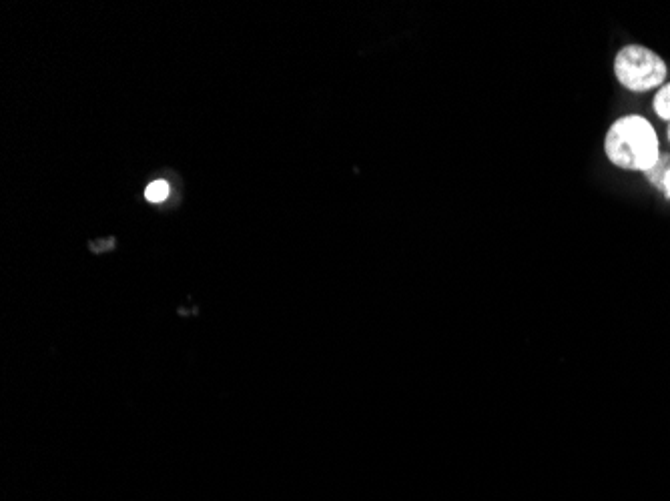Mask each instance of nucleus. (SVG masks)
Wrapping results in <instances>:
<instances>
[{
	"label": "nucleus",
	"mask_w": 670,
	"mask_h": 501,
	"mask_svg": "<svg viewBox=\"0 0 670 501\" xmlns=\"http://www.w3.org/2000/svg\"><path fill=\"white\" fill-rule=\"evenodd\" d=\"M666 139H668V143H670V123H668V127H666Z\"/></svg>",
	"instance_id": "0eeeda50"
},
{
	"label": "nucleus",
	"mask_w": 670,
	"mask_h": 501,
	"mask_svg": "<svg viewBox=\"0 0 670 501\" xmlns=\"http://www.w3.org/2000/svg\"><path fill=\"white\" fill-rule=\"evenodd\" d=\"M604 155L616 169L644 175L660 157L658 133L642 115L618 117L604 135Z\"/></svg>",
	"instance_id": "f257e3e1"
},
{
	"label": "nucleus",
	"mask_w": 670,
	"mask_h": 501,
	"mask_svg": "<svg viewBox=\"0 0 670 501\" xmlns=\"http://www.w3.org/2000/svg\"><path fill=\"white\" fill-rule=\"evenodd\" d=\"M652 111H654V115H656L660 121L670 123V83H664V85L654 93Z\"/></svg>",
	"instance_id": "20e7f679"
},
{
	"label": "nucleus",
	"mask_w": 670,
	"mask_h": 501,
	"mask_svg": "<svg viewBox=\"0 0 670 501\" xmlns=\"http://www.w3.org/2000/svg\"><path fill=\"white\" fill-rule=\"evenodd\" d=\"M668 171H670V153H660L658 161L654 163V167H650V169L644 173V177H646V181H648L654 189L662 191V183H664Z\"/></svg>",
	"instance_id": "7ed1b4c3"
},
{
	"label": "nucleus",
	"mask_w": 670,
	"mask_h": 501,
	"mask_svg": "<svg viewBox=\"0 0 670 501\" xmlns=\"http://www.w3.org/2000/svg\"><path fill=\"white\" fill-rule=\"evenodd\" d=\"M668 201H670V171L666 173V179H664V183H662V191H660Z\"/></svg>",
	"instance_id": "423d86ee"
},
{
	"label": "nucleus",
	"mask_w": 670,
	"mask_h": 501,
	"mask_svg": "<svg viewBox=\"0 0 670 501\" xmlns=\"http://www.w3.org/2000/svg\"><path fill=\"white\" fill-rule=\"evenodd\" d=\"M145 197L151 203H161L169 197V185L167 181H153L147 189H145Z\"/></svg>",
	"instance_id": "39448f33"
},
{
	"label": "nucleus",
	"mask_w": 670,
	"mask_h": 501,
	"mask_svg": "<svg viewBox=\"0 0 670 501\" xmlns=\"http://www.w3.org/2000/svg\"><path fill=\"white\" fill-rule=\"evenodd\" d=\"M612 71L616 83L636 95L658 91L668 77L666 61L656 51L638 43H630L616 53Z\"/></svg>",
	"instance_id": "f03ea898"
}]
</instances>
